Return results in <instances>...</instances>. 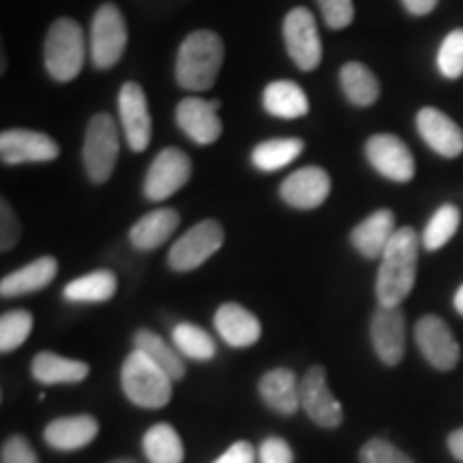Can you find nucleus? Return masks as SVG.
Returning <instances> with one entry per match:
<instances>
[{
  "label": "nucleus",
  "mask_w": 463,
  "mask_h": 463,
  "mask_svg": "<svg viewBox=\"0 0 463 463\" xmlns=\"http://www.w3.org/2000/svg\"><path fill=\"white\" fill-rule=\"evenodd\" d=\"M99 436V420L90 414H73L61 416L43 427V442L54 450H71L86 449Z\"/></svg>",
  "instance_id": "6ab92c4d"
},
{
  "label": "nucleus",
  "mask_w": 463,
  "mask_h": 463,
  "mask_svg": "<svg viewBox=\"0 0 463 463\" xmlns=\"http://www.w3.org/2000/svg\"><path fill=\"white\" fill-rule=\"evenodd\" d=\"M61 155V146L42 131L7 129L0 133V159L5 165L43 164L54 161Z\"/></svg>",
  "instance_id": "4468645a"
},
{
  "label": "nucleus",
  "mask_w": 463,
  "mask_h": 463,
  "mask_svg": "<svg viewBox=\"0 0 463 463\" xmlns=\"http://www.w3.org/2000/svg\"><path fill=\"white\" fill-rule=\"evenodd\" d=\"M253 457H256V453H253L251 444L245 442V439H239L213 463H253Z\"/></svg>",
  "instance_id": "a19ab883"
},
{
  "label": "nucleus",
  "mask_w": 463,
  "mask_h": 463,
  "mask_svg": "<svg viewBox=\"0 0 463 463\" xmlns=\"http://www.w3.org/2000/svg\"><path fill=\"white\" fill-rule=\"evenodd\" d=\"M133 350L142 352V354H146L150 361L157 363L159 367L170 375L172 382H181L184 375H187V367H184L181 352L174 350L167 341H164V337L148 331V328H137V331L133 333Z\"/></svg>",
  "instance_id": "bb28decb"
},
{
  "label": "nucleus",
  "mask_w": 463,
  "mask_h": 463,
  "mask_svg": "<svg viewBox=\"0 0 463 463\" xmlns=\"http://www.w3.org/2000/svg\"><path fill=\"white\" fill-rule=\"evenodd\" d=\"M109 463H140V461L131 459V457H120V459H114V461H109Z\"/></svg>",
  "instance_id": "a18cd8bd"
},
{
  "label": "nucleus",
  "mask_w": 463,
  "mask_h": 463,
  "mask_svg": "<svg viewBox=\"0 0 463 463\" xmlns=\"http://www.w3.org/2000/svg\"><path fill=\"white\" fill-rule=\"evenodd\" d=\"M33 333V314L26 309H14L0 317V352L9 354L20 347Z\"/></svg>",
  "instance_id": "72a5a7b5"
},
{
  "label": "nucleus",
  "mask_w": 463,
  "mask_h": 463,
  "mask_svg": "<svg viewBox=\"0 0 463 463\" xmlns=\"http://www.w3.org/2000/svg\"><path fill=\"white\" fill-rule=\"evenodd\" d=\"M416 127L427 146L436 150L438 155L447 159H455L463 153V131L461 127L449 118L442 109L422 108L416 114Z\"/></svg>",
  "instance_id": "a211bd4d"
},
{
  "label": "nucleus",
  "mask_w": 463,
  "mask_h": 463,
  "mask_svg": "<svg viewBox=\"0 0 463 463\" xmlns=\"http://www.w3.org/2000/svg\"><path fill=\"white\" fill-rule=\"evenodd\" d=\"M264 109L277 118H303L309 112V99L298 84L289 80H275L264 89Z\"/></svg>",
  "instance_id": "a878e982"
},
{
  "label": "nucleus",
  "mask_w": 463,
  "mask_h": 463,
  "mask_svg": "<svg viewBox=\"0 0 463 463\" xmlns=\"http://www.w3.org/2000/svg\"><path fill=\"white\" fill-rule=\"evenodd\" d=\"M324 24L333 31H344L354 22V3L352 0H317Z\"/></svg>",
  "instance_id": "e433bc0d"
},
{
  "label": "nucleus",
  "mask_w": 463,
  "mask_h": 463,
  "mask_svg": "<svg viewBox=\"0 0 463 463\" xmlns=\"http://www.w3.org/2000/svg\"><path fill=\"white\" fill-rule=\"evenodd\" d=\"M453 303H455L457 314H461V316H463V286L455 292V300H453Z\"/></svg>",
  "instance_id": "c03bdc74"
},
{
  "label": "nucleus",
  "mask_w": 463,
  "mask_h": 463,
  "mask_svg": "<svg viewBox=\"0 0 463 463\" xmlns=\"http://www.w3.org/2000/svg\"><path fill=\"white\" fill-rule=\"evenodd\" d=\"M358 463H414L403 450L384 438H372L358 450Z\"/></svg>",
  "instance_id": "c9c22d12"
},
{
  "label": "nucleus",
  "mask_w": 463,
  "mask_h": 463,
  "mask_svg": "<svg viewBox=\"0 0 463 463\" xmlns=\"http://www.w3.org/2000/svg\"><path fill=\"white\" fill-rule=\"evenodd\" d=\"M258 392L270 410L281 416H294L300 408V380L288 367L266 372L258 382Z\"/></svg>",
  "instance_id": "412c9836"
},
{
  "label": "nucleus",
  "mask_w": 463,
  "mask_h": 463,
  "mask_svg": "<svg viewBox=\"0 0 463 463\" xmlns=\"http://www.w3.org/2000/svg\"><path fill=\"white\" fill-rule=\"evenodd\" d=\"M116 289H118L116 275L108 269H99L69 281L62 289V297L69 303H108L116 297Z\"/></svg>",
  "instance_id": "cd10ccee"
},
{
  "label": "nucleus",
  "mask_w": 463,
  "mask_h": 463,
  "mask_svg": "<svg viewBox=\"0 0 463 463\" xmlns=\"http://www.w3.org/2000/svg\"><path fill=\"white\" fill-rule=\"evenodd\" d=\"M219 101H206L200 97H187L176 106V123L189 140L200 146H211L222 137L223 125L219 118Z\"/></svg>",
  "instance_id": "dca6fc26"
},
{
  "label": "nucleus",
  "mask_w": 463,
  "mask_h": 463,
  "mask_svg": "<svg viewBox=\"0 0 463 463\" xmlns=\"http://www.w3.org/2000/svg\"><path fill=\"white\" fill-rule=\"evenodd\" d=\"M420 236L414 228L405 225L399 228L384 253L375 279V297L384 307H399L412 292L416 283V269H419Z\"/></svg>",
  "instance_id": "f257e3e1"
},
{
  "label": "nucleus",
  "mask_w": 463,
  "mask_h": 463,
  "mask_svg": "<svg viewBox=\"0 0 463 463\" xmlns=\"http://www.w3.org/2000/svg\"><path fill=\"white\" fill-rule=\"evenodd\" d=\"M260 463H294V453L286 439L270 436L260 444Z\"/></svg>",
  "instance_id": "ea45409f"
},
{
  "label": "nucleus",
  "mask_w": 463,
  "mask_h": 463,
  "mask_svg": "<svg viewBox=\"0 0 463 463\" xmlns=\"http://www.w3.org/2000/svg\"><path fill=\"white\" fill-rule=\"evenodd\" d=\"M305 150V142L298 137H277L258 144L251 153V164L260 172H277L297 161Z\"/></svg>",
  "instance_id": "7c9ffc66"
},
{
  "label": "nucleus",
  "mask_w": 463,
  "mask_h": 463,
  "mask_svg": "<svg viewBox=\"0 0 463 463\" xmlns=\"http://www.w3.org/2000/svg\"><path fill=\"white\" fill-rule=\"evenodd\" d=\"M300 408L322 430H337L344 422V408L328 389L326 369L314 364L300 380Z\"/></svg>",
  "instance_id": "9d476101"
},
{
  "label": "nucleus",
  "mask_w": 463,
  "mask_h": 463,
  "mask_svg": "<svg viewBox=\"0 0 463 463\" xmlns=\"http://www.w3.org/2000/svg\"><path fill=\"white\" fill-rule=\"evenodd\" d=\"M31 373L42 384H78L89 378L90 367L82 361L54 352H39L31 363Z\"/></svg>",
  "instance_id": "393cba45"
},
{
  "label": "nucleus",
  "mask_w": 463,
  "mask_h": 463,
  "mask_svg": "<svg viewBox=\"0 0 463 463\" xmlns=\"http://www.w3.org/2000/svg\"><path fill=\"white\" fill-rule=\"evenodd\" d=\"M120 150V136L116 120L106 112L95 114L89 120L84 136L82 159L89 178L95 184L106 183L112 176Z\"/></svg>",
  "instance_id": "39448f33"
},
{
  "label": "nucleus",
  "mask_w": 463,
  "mask_h": 463,
  "mask_svg": "<svg viewBox=\"0 0 463 463\" xmlns=\"http://www.w3.org/2000/svg\"><path fill=\"white\" fill-rule=\"evenodd\" d=\"M364 155L369 164L382 176L392 183H410L416 174V164L408 144L392 133H375L364 144Z\"/></svg>",
  "instance_id": "f8f14e48"
},
{
  "label": "nucleus",
  "mask_w": 463,
  "mask_h": 463,
  "mask_svg": "<svg viewBox=\"0 0 463 463\" xmlns=\"http://www.w3.org/2000/svg\"><path fill=\"white\" fill-rule=\"evenodd\" d=\"M22 236V225L17 219L14 206L7 200L0 202V249L11 251Z\"/></svg>",
  "instance_id": "58836bf2"
},
{
  "label": "nucleus",
  "mask_w": 463,
  "mask_h": 463,
  "mask_svg": "<svg viewBox=\"0 0 463 463\" xmlns=\"http://www.w3.org/2000/svg\"><path fill=\"white\" fill-rule=\"evenodd\" d=\"M449 450L457 461H463V427L455 430L449 436Z\"/></svg>",
  "instance_id": "37998d69"
},
{
  "label": "nucleus",
  "mask_w": 463,
  "mask_h": 463,
  "mask_svg": "<svg viewBox=\"0 0 463 463\" xmlns=\"http://www.w3.org/2000/svg\"><path fill=\"white\" fill-rule=\"evenodd\" d=\"M223 39L213 31H195L181 43L176 56V82L191 92L215 86L223 65Z\"/></svg>",
  "instance_id": "f03ea898"
},
{
  "label": "nucleus",
  "mask_w": 463,
  "mask_h": 463,
  "mask_svg": "<svg viewBox=\"0 0 463 463\" xmlns=\"http://www.w3.org/2000/svg\"><path fill=\"white\" fill-rule=\"evenodd\" d=\"M339 82L347 101L358 108H369L378 101L380 82L372 69L364 67L363 62H345L339 71Z\"/></svg>",
  "instance_id": "c85d7f7f"
},
{
  "label": "nucleus",
  "mask_w": 463,
  "mask_h": 463,
  "mask_svg": "<svg viewBox=\"0 0 463 463\" xmlns=\"http://www.w3.org/2000/svg\"><path fill=\"white\" fill-rule=\"evenodd\" d=\"M281 200L294 208H311L322 206L331 194V176L320 165H307L292 172L279 187Z\"/></svg>",
  "instance_id": "f3484780"
},
{
  "label": "nucleus",
  "mask_w": 463,
  "mask_h": 463,
  "mask_svg": "<svg viewBox=\"0 0 463 463\" xmlns=\"http://www.w3.org/2000/svg\"><path fill=\"white\" fill-rule=\"evenodd\" d=\"M181 215L174 208H157L137 219L129 230V241L137 251H155L176 232Z\"/></svg>",
  "instance_id": "b1692460"
},
{
  "label": "nucleus",
  "mask_w": 463,
  "mask_h": 463,
  "mask_svg": "<svg viewBox=\"0 0 463 463\" xmlns=\"http://www.w3.org/2000/svg\"><path fill=\"white\" fill-rule=\"evenodd\" d=\"M459 223H461L459 208L455 204L439 206L438 211L433 213L430 223H427L425 232H422V247H425L427 251H438V249H442L457 234Z\"/></svg>",
  "instance_id": "473e14b6"
},
{
  "label": "nucleus",
  "mask_w": 463,
  "mask_h": 463,
  "mask_svg": "<svg viewBox=\"0 0 463 463\" xmlns=\"http://www.w3.org/2000/svg\"><path fill=\"white\" fill-rule=\"evenodd\" d=\"M86 58L84 31L71 17H61L50 26L43 43V62L56 82H71L80 75Z\"/></svg>",
  "instance_id": "20e7f679"
},
{
  "label": "nucleus",
  "mask_w": 463,
  "mask_h": 463,
  "mask_svg": "<svg viewBox=\"0 0 463 463\" xmlns=\"http://www.w3.org/2000/svg\"><path fill=\"white\" fill-rule=\"evenodd\" d=\"M213 322L219 337L232 347H249L262 337V324L258 316L239 303H223L215 311Z\"/></svg>",
  "instance_id": "aec40b11"
},
{
  "label": "nucleus",
  "mask_w": 463,
  "mask_h": 463,
  "mask_svg": "<svg viewBox=\"0 0 463 463\" xmlns=\"http://www.w3.org/2000/svg\"><path fill=\"white\" fill-rule=\"evenodd\" d=\"M58 273L56 258L43 256L34 262L22 266V269L14 270V273L5 275L0 281V294L3 298H15L26 297V294L39 292V289L48 288Z\"/></svg>",
  "instance_id": "5701e85b"
},
{
  "label": "nucleus",
  "mask_w": 463,
  "mask_h": 463,
  "mask_svg": "<svg viewBox=\"0 0 463 463\" xmlns=\"http://www.w3.org/2000/svg\"><path fill=\"white\" fill-rule=\"evenodd\" d=\"M283 42L300 71H314L322 62V37L316 17L307 7H294L283 20Z\"/></svg>",
  "instance_id": "6e6552de"
},
{
  "label": "nucleus",
  "mask_w": 463,
  "mask_h": 463,
  "mask_svg": "<svg viewBox=\"0 0 463 463\" xmlns=\"http://www.w3.org/2000/svg\"><path fill=\"white\" fill-rule=\"evenodd\" d=\"M438 69L447 80L463 75V28H455L444 37L438 52Z\"/></svg>",
  "instance_id": "f704fd0d"
},
{
  "label": "nucleus",
  "mask_w": 463,
  "mask_h": 463,
  "mask_svg": "<svg viewBox=\"0 0 463 463\" xmlns=\"http://www.w3.org/2000/svg\"><path fill=\"white\" fill-rule=\"evenodd\" d=\"M118 118L129 148L144 153L153 137V120H150L146 92L137 82H125L120 86Z\"/></svg>",
  "instance_id": "ddd939ff"
},
{
  "label": "nucleus",
  "mask_w": 463,
  "mask_h": 463,
  "mask_svg": "<svg viewBox=\"0 0 463 463\" xmlns=\"http://www.w3.org/2000/svg\"><path fill=\"white\" fill-rule=\"evenodd\" d=\"M191 178V159L181 148L167 146L161 150L148 167L144 194L148 200L161 202L172 198Z\"/></svg>",
  "instance_id": "9b49d317"
},
{
  "label": "nucleus",
  "mask_w": 463,
  "mask_h": 463,
  "mask_svg": "<svg viewBox=\"0 0 463 463\" xmlns=\"http://www.w3.org/2000/svg\"><path fill=\"white\" fill-rule=\"evenodd\" d=\"M0 463H39V457L34 453L33 444L24 436L15 433L5 439L0 449Z\"/></svg>",
  "instance_id": "4c0bfd02"
},
{
  "label": "nucleus",
  "mask_w": 463,
  "mask_h": 463,
  "mask_svg": "<svg viewBox=\"0 0 463 463\" xmlns=\"http://www.w3.org/2000/svg\"><path fill=\"white\" fill-rule=\"evenodd\" d=\"M225 232L215 219H204L174 242L167 253V264L176 273H191L200 269L206 260H211L223 247Z\"/></svg>",
  "instance_id": "0eeeda50"
},
{
  "label": "nucleus",
  "mask_w": 463,
  "mask_h": 463,
  "mask_svg": "<svg viewBox=\"0 0 463 463\" xmlns=\"http://www.w3.org/2000/svg\"><path fill=\"white\" fill-rule=\"evenodd\" d=\"M142 450L148 463H183L184 447L170 422H157L144 433Z\"/></svg>",
  "instance_id": "c756f323"
},
{
  "label": "nucleus",
  "mask_w": 463,
  "mask_h": 463,
  "mask_svg": "<svg viewBox=\"0 0 463 463\" xmlns=\"http://www.w3.org/2000/svg\"><path fill=\"white\" fill-rule=\"evenodd\" d=\"M125 397L144 410H161L172 402V378L146 354L133 350L120 372Z\"/></svg>",
  "instance_id": "7ed1b4c3"
},
{
  "label": "nucleus",
  "mask_w": 463,
  "mask_h": 463,
  "mask_svg": "<svg viewBox=\"0 0 463 463\" xmlns=\"http://www.w3.org/2000/svg\"><path fill=\"white\" fill-rule=\"evenodd\" d=\"M414 339L425 361L438 372H453L461 361L459 341L442 317L425 316L416 322Z\"/></svg>",
  "instance_id": "1a4fd4ad"
},
{
  "label": "nucleus",
  "mask_w": 463,
  "mask_h": 463,
  "mask_svg": "<svg viewBox=\"0 0 463 463\" xmlns=\"http://www.w3.org/2000/svg\"><path fill=\"white\" fill-rule=\"evenodd\" d=\"M402 3L408 14L420 17V15H430L431 11L438 7L439 0H402Z\"/></svg>",
  "instance_id": "79ce46f5"
},
{
  "label": "nucleus",
  "mask_w": 463,
  "mask_h": 463,
  "mask_svg": "<svg viewBox=\"0 0 463 463\" xmlns=\"http://www.w3.org/2000/svg\"><path fill=\"white\" fill-rule=\"evenodd\" d=\"M127 24L118 5L106 3L92 15L90 24V58L97 69H112L125 54Z\"/></svg>",
  "instance_id": "423d86ee"
},
{
  "label": "nucleus",
  "mask_w": 463,
  "mask_h": 463,
  "mask_svg": "<svg viewBox=\"0 0 463 463\" xmlns=\"http://www.w3.org/2000/svg\"><path fill=\"white\" fill-rule=\"evenodd\" d=\"M395 232V215H392L389 208H382V211H375L369 217H364L352 230L350 241L363 258L375 260L382 258V253H384Z\"/></svg>",
  "instance_id": "4be33fe9"
},
{
  "label": "nucleus",
  "mask_w": 463,
  "mask_h": 463,
  "mask_svg": "<svg viewBox=\"0 0 463 463\" xmlns=\"http://www.w3.org/2000/svg\"><path fill=\"white\" fill-rule=\"evenodd\" d=\"M174 347L181 352L183 356L191 358V361H211L217 354V344L215 339L208 335L204 328L195 326L191 322H181L174 326L172 331Z\"/></svg>",
  "instance_id": "2f4dec72"
},
{
  "label": "nucleus",
  "mask_w": 463,
  "mask_h": 463,
  "mask_svg": "<svg viewBox=\"0 0 463 463\" xmlns=\"http://www.w3.org/2000/svg\"><path fill=\"white\" fill-rule=\"evenodd\" d=\"M369 337L375 354L386 367H395L405 354V316L399 307L380 305L373 311Z\"/></svg>",
  "instance_id": "2eb2a0df"
}]
</instances>
